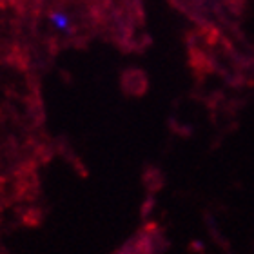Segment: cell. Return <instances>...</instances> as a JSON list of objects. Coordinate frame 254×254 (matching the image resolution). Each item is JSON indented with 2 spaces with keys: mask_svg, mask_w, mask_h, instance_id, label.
Wrapping results in <instances>:
<instances>
[{
  "mask_svg": "<svg viewBox=\"0 0 254 254\" xmlns=\"http://www.w3.org/2000/svg\"><path fill=\"white\" fill-rule=\"evenodd\" d=\"M51 22H53V26L57 27V29H62V31H65L69 27V18L65 15H62V13L51 15Z\"/></svg>",
  "mask_w": 254,
  "mask_h": 254,
  "instance_id": "1",
  "label": "cell"
},
{
  "mask_svg": "<svg viewBox=\"0 0 254 254\" xmlns=\"http://www.w3.org/2000/svg\"><path fill=\"white\" fill-rule=\"evenodd\" d=\"M120 254H127V253H120Z\"/></svg>",
  "mask_w": 254,
  "mask_h": 254,
  "instance_id": "2",
  "label": "cell"
}]
</instances>
